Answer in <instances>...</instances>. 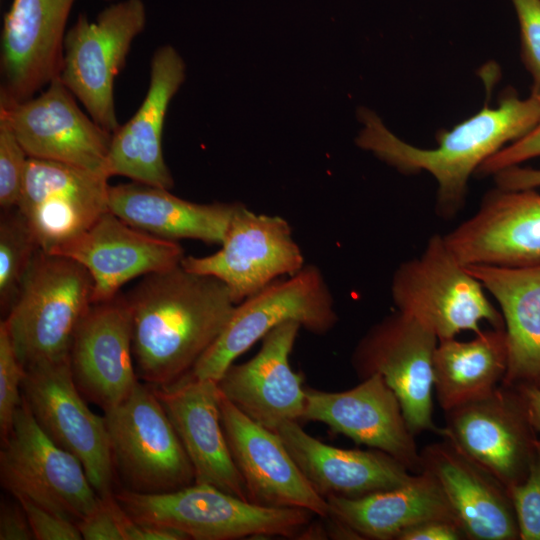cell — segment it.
<instances>
[{"instance_id": "6da1fadb", "label": "cell", "mask_w": 540, "mask_h": 540, "mask_svg": "<svg viewBox=\"0 0 540 540\" xmlns=\"http://www.w3.org/2000/svg\"><path fill=\"white\" fill-rule=\"evenodd\" d=\"M124 298L137 376L156 388L171 386L193 370L236 306L222 281L181 264L143 276Z\"/></svg>"}, {"instance_id": "7a4b0ae2", "label": "cell", "mask_w": 540, "mask_h": 540, "mask_svg": "<svg viewBox=\"0 0 540 540\" xmlns=\"http://www.w3.org/2000/svg\"><path fill=\"white\" fill-rule=\"evenodd\" d=\"M363 127L356 144L402 174L427 172L437 183L435 209L451 219L464 207L468 181L481 164L505 146L527 134L540 119V98H520L511 87L499 97L498 106L483 108L455 125L439 130L437 146L426 149L398 138L368 108L358 109Z\"/></svg>"}, {"instance_id": "3957f363", "label": "cell", "mask_w": 540, "mask_h": 540, "mask_svg": "<svg viewBox=\"0 0 540 540\" xmlns=\"http://www.w3.org/2000/svg\"><path fill=\"white\" fill-rule=\"evenodd\" d=\"M93 281L77 261L38 250L2 320L25 370L69 357L76 330L93 304Z\"/></svg>"}, {"instance_id": "277c9868", "label": "cell", "mask_w": 540, "mask_h": 540, "mask_svg": "<svg viewBox=\"0 0 540 540\" xmlns=\"http://www.w3.org/2000/svg\"><path fill=\"white\" fill-rule=\"evenodd\" d=\"M114 494L135 522L168 527L195 540L304 536L315 515L300 508L257 505L207 484L155 494L122 488Z\"/></svg>"}, {"instance_id": "5b68a950", "label": "cell", "mask_w": 540, "mask_h": 540, "mask_svg": "<svg viewBox=\"0 0 540 540\" xmlns=\"http://www.w3.org/2000/svg\"><path fill=\"white\" fill-rule=\"evenodd\" d=\"M391 296L397 311L422 323L438 341L462 331L479 333L483 322L504 328L502 314L481 282L456 259L440 234L428 239L419 256L399 264Z\"/></svg>"}, {"instance_id": "8992f818", "label": "cell", "mask_w": 540, "mask_h": 540, "mask_svg": "<svg viewBox=\"0 0 540 540\" xmlns=\"http://www.w3.org/2000/svg\"><path fill=\"white\" fill-rule=\"evenodd\" d=\"M287 321H296L317 335L326 334L336 325L333 296L317 266H303L288 279L272 282L236 304L218 338L189 374L218 382L237 357Z\"/></svg>"}, {"instance_id": "52a82bcc", "label": "cell", "mask_w": 540, "mask_h": 540, "mask_svg": "<svg viewBox=\"0 0 540 540\" xmlns=\"http://www.w3.org/2000/svg\"><path fill=\"white\" fill-rule=\"evenodd\" d=\"M146 23L143 0H119L100 11L94 20L80 14L65 35L58 78L87 114L110 133L120 126L115 80Z\"/></svg>"}, {"instance_id": "ba28073f", "label": "cell", "mask_w": 540, "mask_h": 540, "mask_svg": "<svg viewBox=\"0 0 540 540\" xmlns=\"http://www.w3.org/2000/svg\"><path fill=\"white\" fill-rule=\"evenodd\" d=\"M114 470L127 490L155 494L195 483L194 470L154 388L138 382L104 412Z\"/></svg>"}, {"instance_id": "9c48e42d", "label": "cell", "mask_w": 540, "mask_h": 540, "mask_svg": "<svg viewBox=\"0 0 540 540\" xmlns=\"http://www.w3.org/2000/svg\"><path fill=\"white\" fill-rule=\"evenodd\" d=\"M0 479L14 498L75 523L95 509L100 497L80 461L43 432L23 397L2 442Z\"/></svg>"}, {"instance_id": "30bf717a", "label": "cell", "mask_w": 540, "mask_h": 540, "mask_svg": "<svg viewBox=\"0 0 540 540\" xmlns=\"http://www.w3.org/2000/svg\"><path fill=\"white\" fill-rule=\"evenodd\" d=\"M437 336L413 317L396 311L370 327L358 341L351 365L360 380L379 374L397 396L416 436L442 435L433 419V359Z\"/></svg>"}, {"instance_id": "8fae6325", "label": "cell", "mask_w": 540, "mask_h": 540, "mask_svg": "<svg viewBox=\"0 0 540 540\" xmlns=\"http://www.w3.org/2000/svg\"><path fill=\"white\" fill-rule=\"evenodd\" d=\"M444 413L441 437L508 490L526 478L540 439L518 387L501 383L489 395Z\"/></svg>"}, {"instance_id": "7c38bea8", "label": "cell", "mask_w": 540, "mask_h": 540, "mask_svg": "<svg viewBox=\"0 0 540 540\" xmlns=\"http://www.w3.org/2000/svg\"><path fill=\"white\" fill-rule=\"evenodd\" d=\"M22 397L43 432L80 461L96 493L100 497L113 493L105 419L89 409L75 385L70 357L27 369Z\"/></svg>"}, {"instance_id": "4fadbf2b", "label": "cell", "mask_w": 540, "mask_h": 540, "mask_svg": "<svg viewBox=\"0 0 540 540\" xmlns=\"http://www.w3.org/2000/svg\"><path fill=\"white\" fill-rule=\"evenodd\" d=\"M221 249L203 257L187 256L181 266L222 281L235 304L259 292L279 276L304 266V257L288 222L258 214L236 203Z\"/></svg>"}, {"instance_id": "5bb4252c", "label": "cell", "mask_w": 540, "mask_h": 540, "mask_svg": "<svg viewBox=\"0 0 540 540\" xmlns=\"http://www.w3.org/2000/svg\"><path fill=\"white\" fill-rule=\"evenodd\" d=\"M109 178L71 164L29 157L16 208L42 251L53 253L109 211Z\"/></svg>"}, {"instance_id": "9a60e30c", "label": "cell", "mask_w": 540, "mask_h": 540, "mask_svg": "<svg viewBox=\"0 0 540 540\" xmlns=\"http://www.w3.org/2000/svg\"><path fill=\"white\" fill-rule=\"evenodd\" d=\"M0 113L9 120L29 157L63 162L108 176L112 133L84 113L59 78L29 99L0 104Z\"/></svg>"}, {"instance_id": "2e32d148", "label": "cell", "mask_w": 540, "mask_h": 540, "mask_svg": "<svg viewBox=\"0 0 540 540\" xmlns=\"http://www.w3.org/2000/svg\"><path fill=\"white\" fill-rule=\"evenodd\" d=\"M443 236L464 266L540 265V193L496 187L470 218Z\"/></svg>"}, {"instance_id": "e0dca14e", "label": "cell", "mask_w": 540, "mask_h": 540, "mask_svg": "<svg viewBox=\"0 0 540 540\" xmlns=\"http://www.w3.org/2000/svg\"><path fill=\"white\" fill-rule=\"evenodd\" d=\"M75 0H13L3 21L0 104L29 99L58 78Z\"/></svg>"}, {"instance_id": "ac0fdd59", "label": "cell", "mask_w": 540, "mask_h": 540, "mask_svg": "<svg viewBox=\"0 0 540 540\" xmlns=\"http://www.w3.org/2000/svg\"><path fill=\"white\" fill-rule=\"evenodd\" d=\"M302 419L324 423L357 444L390 455L412 473L421 472L415 435L397 396L379 374L346 391L305 389Z\"/></svg>"}, {"instance_id": "d6986e66", "label": "cell", "mask_w": 540, "mask_h": 540, "mask_svg": "<svg viewBox=\"0 0 540 540\" xmlns=\"http://www.w3.org/2000/svg\"><path fill=\"white\" fill-rule=\"evenodd\" d=\"M220 417L249 502L328 517L326 499L305 478L276 432L254 422L222 394Z\"/></svg>"}, {"instance_id": "ffe728a7", "label": "cell", "mask_w": 540, "mask_h": 540, "mask_svg": "<svg viewBox=\"0 0 540 540\" xmlns=\"http://www.w3.org/2000/svg\"><path fill=\"white\" fill-rule=\"evenodd\" d=\"M69 357L75 385L86 401L105 412L129 397L139 378L124 295L91 305L76 330Z\"/></svg>"}, {"instance_id": "44dd1931", "label": "cell", "mask_w": 540, "mask_h": 540, "mask_svg": "<svg viewBox=\"0 0 540 540\" xmlns=\"http://www.w3.org/2000/svg\"><path fill=\"white\" fill-rule=\"evenodd\" d=\"M51 254L71 258L87 269L93 303L111 300L128 281L176 267L185 257L177 241L139 230L110 211Z\"/></svg>"}, {"instance_id": "7402d4cb", "label": "cell", "mask_w": 540, "mask_h": 540, "mask_svg": "<svg viewBox=\"0 0 540 540\" xmlns=\"http://www.w3.org/2000/svg\"><path fill=\"white\" fill-rule=\"evenodd\" d=\"M185 72V62L172 45L164 44L155 50L142 103L112 133L106 168L109 177L124 176L168 190L173 187L162 139L168 107L185 80Z\"/></svg>"}, {"instance_id": "603a6c76", "label": "cell", "mask_w": 540, "mask_h": 540, "mask_svg": "<svg viewBox=\"0 0 540 540\" xmlns=\"http://www.w3.org/2000/svg\"><path fill=\"white\" fill-rule=\"evenodd\" d=\"M296 321L284 322L263 338L258 353L241 364H231L217 382L221 394L259 425L276 431L303 417L305 389L302 375L289 364L297 334Z\"/></svg>"}, {"instance_id": "cb8c5ba5", "label": "cell", "mask_w": 540, "mask_h": 540, "mask_svg": "<svg viewBox=\"0 0 540 540\" xmlns=\"http://www.w3.org/2000/svg\"><path fill=\"white\" fill-rule=\"evenodd\" d=\"M420 456L421 471L437 482L467 539H519L509 490L491 473L444 438Z\"/></svg>"}, {"instance_id": "d4e9b609", "label": "cell", "mask_w": 540, "mask_h": 540, "mask_svg": "<svg viewBox=\"0 0 540 540\" xmlns=\"http://www.w3.org/2000/svg\"><path fill=\"white\" fill-rule=\"evenodd\" d=\"M152 387L191 462L195 483L249 501L221 424L217 382L188 374L171 386Z\"/></svg>"}, {"instance_id": "484cf974", "label": "cell", "mask_w": 540, "mask_h": 540, "mask_svg": "<svg viewBox=\"0 0 540 540\" xmlns=\"http://www.w3.org/2000/svg\"><path fill=\"white\" fill-rule=\"evenodd\" d=\"M312 487L329 496L358 498L402 486L412 473L390 455L376 450L328 445L305 432L297 421L275 431Z\"/></svg>"}, {"instance_id": "4316f807", "label": "cell", "mask_w": 540, "mask_h": 540, "mask_svg": "<svg viewBox=\"0 0 540 540\" xmlns=\"http://www.w3.org/2000/svg\"><path fill=\"white\" fill-rule=\"evenodd\" d=\"M326 501L327 518L355 539L398 540L404 531L427 520L456 521L437 482L425 471L393 489L358 498L329 496Z\"/></svg>"}, {"instance_id": "83f0119b", "label": "cell", "mask_w": 540, "mask_h": 540, "mask_svg": "<svg viewBox=\"0 0 540 540\" xmlns=\"http://www.w3.org/2000/svg\"><path fill=\"white\" fill-rule=\"evenodd\" d=\"M468 271L497 301L508 341L502 384L540 387V265H469Z\"/></svg>"}, {"instance_id": "f1b7e54d", "label": "cell", "mask_w": 540, "mask_h": 540, "mask_svg": "<svg viewBox=\"0 0 540 540\" xmlns=\"http://www.w3.org/2000/svg\"><path fill=\"white\" fill-rule=\"evenodd\" d=\"M236 203L200 204L168 189L135 182L110 185L108 208L127 224L154 236L221 244Z\"/></svg>"}, {"instance_id": "f546056e", "label": "cell", "mask_w": 540, "mask_h": 540, "mask_svg": "<svg viewBox=\"0 0 540 540\" xmlns=\"http://www.w3.org/2000/svg\"><path fill=\"white\" fill-rule=\"evenodd\" d=\"M505 328L482 330L468 341H438L433 359L434 393L444 412L492 393L508 368Z\"/></svg>"}, {"instance_id": "4dcf8cb0", "label": "cell", "mask_w": 540, "mask_h": 540, "mask_svg": "<svg viewBox=\"0 0 540 540\" xmlns=\"http://www.w3.org/2000/svg\"><path fill=\"white\" fill-rule=\"evenodd\" d=\"M39 249L18 209L4 210L0 219V308L5 316Z\"/></svg>"}, {"instance_id": "1f68e13d", "label": "cell", "mask_w": 540, "mask_h": 540, "mask_svg": "<svg viewBox=\"0 0 540 540\" xmlns=\"http://www.w3.org/2000/svg\"><path fill=\"white\" fill-rule=\"evenodd\" d=\"M29 156L9 120L0 113V206L16 208L22 193Z\"/></svg>"}, {"instance_id": "d6a6232c", "label": "cell", "mask_w": 540, "mask_h": 540, "mask_svg": "<svg viewBox=\"0 0 540 540\" xmlns=\"http://www.w3.org/2000/svg\"><path fill=\"white\" fill-rule=\"evenodd\" d=\"M26 370L18 360L5 324L0 322V435L8 437L15 413L22 402Z\"/></svg>"}, {"instance_id": "836d02e7", "label": "cell", "mask_w": 540, "mask_h": 540, "mask_svg": "<svg viewBox=\"0 0 540 540\" xmlns=\"http://www.w3.org/2000/svg\"><path fill=\"white\" fill-rule=\"evenodd\" d=\"M515 511L519 539L540 540V450L526 478L509 489Z\"/></svg>"}, {"instance_id": "e575fe53", "label": "cell", "mask_w": 540, "mask_h": 540, "mask_svg": "<svg viewBox=\"0 0 540 540\" xmlns=\"http://www.w3.org/2000/svg\"><path fill=\"white\" fill-rule=\"evenodd\" d=\"M133 519L125 512L114 492L102 497L95 509L77 526L85 540H128Z\"/></svg>"}, {"instance_id": "d590c367", "label": "cell", "mask_w": 540, "mask_h": 540, "mask_svg": "<svg viewBox=\"0 0 540 540\" xmlns=\"http://www.w3.org/2000/svg\"><path fill=\"white\" fill-rule=\"evenodd\" d=\"M519 23L520 56L532 78L531 95L540 98V0H511Z\"/></svg>"}, {"instance_id": "8d00e7d4", "label": "cell", "mask_w": 540, "mask_h": 540, "mask_svg": "<svg viewBox=\"0 0 540 540\" xmlns=\"http://www.w3.org/2000/svg\"><path fill=\"white\" fill-rule=\"evenodd\" d=\"M536 157H540V119L527 134L484 161L475 174L480 177L493 176L502 169Z\"/></svg>"}, {"instance_id": "74e56055", "label": "cell", "mask_w": 540, "mask_h": 540, "mask_svg": "<svg viewBox=\"0 0 540 540\" xmlns=\"http://www.w3.org/2000/svg\"><path fill=\"white\" fill-rule=\"evenodd\" d=\"M28 517L37 540H80L77 523L60 517L28 499L17 497Z\"/></svg>"}, {"instance_id": "f35d334b", "label": "cell", "mask_w": 540, "mask_h": 540, "mask_svg": "<svg viewBox=\"0 0 540 540\" xmlns=\"http://www.w3.org/2000/svg\"><path fill=\"white\" fill-rule=\"evenodd\" d=\"M17 500V499H16ZM28 517L20 502L2 500L0 505V540H32Z\"/></svg>"}, {"instance_id": "ab89813d", "label": "cell", "mask_w": 540, "mask_h": 540, "mask_svg": "<svg viewBox=\"0 0 540 540\" xmlns=\"http://www.w3.org/2000/svg\"><path fill=\"white\" fill-rule=\"evenodd\" d=\"M467 539L461 526L452 519H431L404 531L398 540H462Z\"/></svg>"}, {"instance_id": "60d3db41", "label": "cell", "mask_w": 540, "mask_h": 540, "mask_svg": "<svg viewBox=\"0 0 540 540\" xmlns=\"http://www.w3.org/2000/svg\"><path fill=\"white\" fill-rule=\"evenodd\" d=\"M496 187L502 189H537L540 187V169L520 165L502 169L493 175Z\"/></svg>"}, {"instance_id": "b9f144b4", "label": "cell", "mask_w": 540, "mask_h": 540, "mask_svg": "<svg viewBox=\"0 0 540 540\" xmlns=\"http://www.w3.org/2000/svg\"><path fill=\"white\" fill-rule=\"evenodd\" d=\"M188 537L171 528L148 525L137 523L133 520V523L129 529L128 540H186Z\"/></svg>"}, {"instance_id": "7bdbcfd3", "label": "cell", "mask_w": 540, "mask_h": 540, "mask_svg": "<svg viewBox=\"0 0 540 540\" xmlns=\"http://www.w3.org/2000/svg\"><path fill=\"white\" fill-rule=\"evenodd\" d=\"M518 388L525 399L531 422L540 435V387L523 386Z\"/></svg>"}, {"instance_id": "ee69618b", "label": "cell", "mask_w": 540, "mask_h": 540, "mask_svg": "<svg viewBox=\"0 0 540 540\" xmlns=\"http://www.w3.org/2000/svg\"><path fill=\"white\" fill-rule=\"evenodd\" d=\"M106 1H115V0H106Z\"/></svg>"}]
</instances>
